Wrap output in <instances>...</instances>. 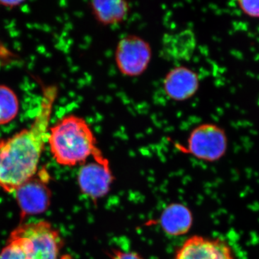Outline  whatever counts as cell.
<instances>
[{
  "mask_svg": "<svg viewBox=\"0 0 259 259\" xmlns=\"http://www.w3.org/2000/svg\"><path fill=\"white\" fill-rule=\"evenodd\" d=\"M237 5L246 16L259 19V0H242L237 2Z\"/></svg>",
  "mask_w": 259,
  "mask_h": 259,
  "instance_id": "15",
  "label": "cell"
},
{
  "mask_svg": "<svg viewBox=\"0 0 259 259\" xmlns=\"http://www.w3.org/2000/svg\"><path fill=\"white\" fill-rule=\"evenodd\" d=\"M178 149L197 159L216 162L224 157L228 148L225 130L214 123H203L191 131L187 146L179 144Z\"/></svg>",
  "mask_w": 259,
  "mask_h": 259,
  "instance_id": "3",
  "label": "cell"
},
{
  "mask_svg": "<svg viewBox=\"0 0 259 259\" xmlns=\"http://www.w3.org/2000/svg\"><path fill=\"white\" fill-rule=\"evenodd\" d=\"M112 177L110 164L95 161L80 168L78 183L80 190L90 198L97 199L106 195L112 185Z\"/></svg>",
  "mask_w": 259,
  "mask_h": 259,
  "instance_id": "8",
  "label": "cell"
},
{
  "mask_svg": "<svg viewBox=\"0 0 259 259\" xmlns=\"http://www.w3.org/2000/svg\"><path fill=\"white\" fill-rule=\"evenodd\" d=\"M19 111L18 96L5 85H0V125H6L14 120Z\"/></svg>",
  "mask_w": 259,
  "mask_h": 259,
  "instance_id": "13",
  "label": "cell"
},
{
  "mask_svg": "<svg viewBox=\"0 0 259 259\" xmlns=\"http://www.w3.org/2000/svg\"><path fill=\"white\" fill-rule=\"evenodd\" d=\"M162 229L172 236H180L190 231L193 222L192 214L188 207L181 204H171L162 212Z\"/></svg>",
  "mask_w": 259,
  "mask_h": 259,
  "instance_id": "11",
  "label": "cell"
},
{
  "mask_svg": "<svg viewBox=\"0 0 259 259\" xmlns=\"http://www.w3.org/2000/svg\"><path fill=\"white\" fill-rule=\"evenodd\" d=\"M175 259H236L233 248L221 238L194 236L177 252Z\"/></svg>",
  "mask_w": 259,
  "mask_h": 259,
  "instance_id": "7",
  "label": "cell"
},
{
  "mask_svg": "<svg viewBox=\"0 0 259 259\" xmlns=\"http://www.w3.org/2000/svg\"><path fill=\"white\" fill-rule=\"evenodd\" d=\"M0 259H28L23 238L15 230L0 252Z\"/></svg>",
  "mask_w": 259,
  "mask_h": 259,
  "instance_id": "14",
  "label": "cell"
},
{
  "mask_svg": "<svg viewBox=\"0 0 259 259\" xmlns=\"http://www.w3.org/2000/svg\"><path fill=\"white\" fill-rule=\"evenodd\" d=\"M94 17L103 25H115L123 22L128 15V3L122 0L93 1L90 5Z\"/></svg>",
  "mask_w": 259,
  "mask_h": 259,
  "instance_id": "12",
  "label": "cell"
},
{
  "mask_svg": "<svg viewBox=\"0 0 259 259\" xmlns=\"http://www.w3.org/2000/svg\"><path fill=\"white\" fill-rule=\"evenodd\" d=\"M15 230L23 238L28 259H59L62 238L50 223L41 221L23 223Z\"/></svg>",
  "mask_w": 259,
  "mask_h": 259,
  "instance_id": "4",
  "label": "cell"
},
{
  "mask_svg": "<svg viewBox=\"0 0 259 259\" xmlns=\"http://www.w3.org/2000/svg\"><path fill=\"white\" fill-rule=\"evenodd\" d=\"M110 256L112 259H144L139 253L120 250H112Z\"/></svg>",
  "mask_w": 259,
  "mask_h": 259,
  "instance_id": "16",
  "label": "cell"
},
{
  "mask_svg": "<svg viewBox=\"0 0 259 259\" xmlns=\"http://www.w3.org/2000/svg\"><path fill=\"white\" fill-rule=\"evenodd\" d=\"M22 3V2H0V5H3V6L5 7H13L17 6L19 4Z\"/></svg>",
  "mask_w": 259,
  "mask_h": 259,
  "instance_id": "17",
  "label": "cell"
},
{
  "mask_svg": "<svg viewBox=\"0 0 259 259\" xmlns=\"http://www.w3.org/2000/svg\"><path fill=\"white\" fill-rule=\"evenodd\" d=\"M152 57L151 46L142 37L128 35L117 42L115 52L116 66L123 76L136 77L148 69Z\"/></svg>",
  "mask_w": 259,
  "mask_h": 259,
  "instance_id": "5",
  "label": "cell"
},
{
  "mask_svg": "<svg viewBox=\"0 0 259 259\" xmlns=\"http://www.w3.org/2000/svg\"><path fill=\"white\" fill-rule=\"evenodd\" d=\"M163 85L165 93L171 100L186 101L198 91L199 76L190 68L178 66L167 73Z\"/></svg>",
  "mask_w": 259,
  "mask_h": 259,
  "instance_id": "9",
  "label": "cell"
},
{
  "mask_svg": "<svg viewBox=\"0 0 259 259\" xmlns=\"http://www.w3.org/2000/svg\"><path fill=\"white\" fill-rule=\"evenodd\" d=\"M49 179V173L42 169L15 191L22 217L42 214L49 208L51 197Z\"/></svg>",
  "mask_w": 259,
  "mask_h": 259,
  "instance_id": "6",
  "label": "cell"
},
{
  "mask_svg": "<svg viewBox=\"0 0 259 259\" xmlns=\"http://www.w3.org/2000/svg\"><path fill=\"white\" fill-rule=\"evenodd\" d=\"M57 95V87H45L38 111L30 127L0 140V188L7 193H15L37 173L48 143L51 114Z\"/></svg>",
  "mask_w": 259,
  "mask_h": 259,
  "instance_id": "1",
  "label": "cell"
},
{
  "mask_svg": "<svg viewBox=\"0 0 259 259\" xmlns=\"http://www.w3.org/2000/svg\"><path fill=\"white\" fill-rule=\"evenodd\" d=\"M48 144L59 164L74 166L93 157L102 164H110L97 146L96 136L88 121L76 115H68L49 128Z\"/></svg>",
  "mask_w": 259,
  "mask_h": 259,
  "instance_id": "2",
  "label": "cell"
},
{
  "mask_svg": "<svg viewBox=\"0 0 259 259\" xmlns=\"http://www.w3.org/2000/svg\"><path fill=\"white\" fill-rule=\"evenodd\" d=\"M195 36L190 30L166 34L162 41V53L168 59L188 60L195 49Z\"/></svg>",
  "mask_w": 259,
  "mask_h": 259,
  "instance_id": "10",
  "label": "cell"
}]
</instances>
